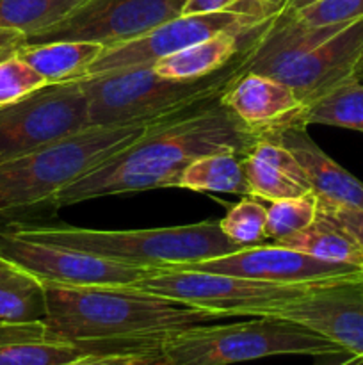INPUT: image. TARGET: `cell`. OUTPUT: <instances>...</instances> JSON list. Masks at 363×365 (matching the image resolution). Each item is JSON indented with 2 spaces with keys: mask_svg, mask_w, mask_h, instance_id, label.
I'll return each instance as SVG.
<instances>
[{
  "mask_svg": "<svg viewBox=\"0 0 363 365\" xmlns=\"http://www.w3.org/2000/svg\"><path fill=\"white\" fill-rule=\"evenodd\" d=\"M362 77H363V68H362Z\"/></svg>",
  "mask_w": 363,
  "mask_h": 365,
  "instance_id": "37",
  "label": "cell"
},
{
  "mask_svg": "<svg viewBox=\"0 0 363 365\" xmlns=\"http://www.w3.org/2000/svg\"><path fill=\"white\" fill-rule=\"evenodd\" d=\"M50 335L89 353L160 348L174 331L217 323V314L152 292L125 287H71L45 284Z\"/></svg>",
  "mask_w": 363,
  "mask_h": 365,
  "instance_id": "2",
  "label": "cell"
},
{
  "mask_svg": "<svg viewBox=\"0 0 363 365\" xmlns=\"http://www.w3.org/2000/svg\"><path fill=\"white\" fill-rule=\"evenodd\" d=\"M185 269L231 277L256 278L276 284H326L354 274L359 267L331 264L281 245H258L241 248L230 255L184 264Z\"/></svg>",
  "mask_w": 363,
  "mask_h": 365,
  "instance_id": "14",
  "label": "cell"
},
{
  "mask_svg": "<svg viewBox=\"0 0 363 365\" xmlns=\"http://www.w3.org/2000/svg\"><path fill=\"white\" fill-rule=\"evenodd\" d=\"M337 365H363V359H362V356L347 355V359L342 360V362L337 364Z\"/></svg>",
  "mask_w": 363,
  "mask_h": 365,
  "instance_id": "35",
  "label": "cell"
},
{
  "mask_svg": "<svg viewBox=\"0 0 363 365\" xmlns=\"http://www.w3.org/2000/svg\"><path fill=\"white\" fill-rule=\"evenodd\" d=\"M331 264L363 266V250L351 234L330 217L319 214L305 230L276 242Z\"/></svg>",
  "mask_w": 363,
  "mask_h": 365,
  "instance_id": "22",
  "label": "cell"
},
{
  "mask_svg": "<svg viewBox=\"0 0 363 365\" xmlns=\"http://www.w3.org/2000/svg\"><path fill=\"white\" fill-rule=\"evenodd\" d=\"M185 0H85L52 27L27 39V45L85 41L103 48L123 45L180 16Z\"/></svg>",
  "mask_w": 363,
  "mask_h": 365,
  "instance_id": "11",
  "label": "cell"
},
{
  "mask_svg": "<svg viewBox=\"0 0 363 365\" xmlns=\"http://www.w3.org/2000/svg\"><path fill=\"white\" fill-rule=\"evenodd\" d=\"M244 173L253 198L276 202L312 192L299 160L269 135H262L244 155Z\"/></svg>",
  "mask_w": 363,
  "mask_h": 365,
  "instance_id": "17",
  "label": "cell"
},
{
  "mask_svg": "<svg viewBox=\"0 0 363 365\" xmlns=\"http://www.w3.org/2000/svg\"><path fill=\"white\" fill-rule=\"evenodd\" d=\"M313 2H317V0H281V9L283 11H299Z\"/></svg>",
  "mask_w": 363,
  "mask_h": 365,
  "instance_id": "33",
  "label": "cell"
},
{
  "mask_svg": "<svg viewBox=\"0 0 363 365\" xmlns=\"http://www.w3.org/2000/svg\"><path fill=\"white\" fill-rule=\"evenodd\" d=\"M221 102L242 123L262 135L298 121L305 107L290 86L253 71H246L231 82L221 95Z\"/></svg>",
  "mask_w": 363,
  "mask_h": 365,
  "instance_id": "16",
  "label": "cell"
},
{
  "mask_svg": "<svg viewBox=\"0 0 363 365\" xmlns=\"http://www.w3.org/2000/svg\"><path fill=\"white\" fill-rule=\"evenodd\" d=\"M0 259L16 264L43 284L71 287H125L152 273L149 267L114 262L78 250L14 234L0 225Z\"/></svg>",
  "mask_w": 363,
  "mask_h": 365,
  "instance_id": "12",
  "label": "cell"
},
{
  "mask_svg": "<svg viewBox=\"0 0 363 365\" xmlns=\"http://www.w3.org/2000/svg\"><path fill=\"white\" fill-rule=\"evenodd\" d=\"M45 317V284L16 264L0 259V323H43Z\"/></svg>",
  "mask_w": 363,
  "mask_h": 365,
  "instance_id": "21",
  "label": "cell"
},
{
  "mask_svg": "<svg viewBox=\"0 0 363 365\" xmlns=\"http://www.w3.org/2000/svg\"><path fill=\"white\" fill-rule=\"evenodd\" d=\"M262 134L242 123L221 96L160 118L141 138L121 148L73 184L60 189L52 210L103 196L178 187L185 168L203 155H246Z\"/></svg>",
  "mask_w": 363,
  "mask_h": 365,
  "instance_id": "1",
  "label": "cell"
},
{
  "mask_svg": "<svg viewBox=\"0 0 363 365\" xmlns=\"http://www.w3.org/2000/svg\"><path fill=\"white\" fill-rule=\"evenodd\" d=\"M319 216V198L313 192L270 202L267 207V239L276 245L308 228Z\"/></svg>",
  "mask_w": 363,
  "mask_h": 365,
  "instance_id": "26",
  "label": "cell"
},
{
  "mask_svg": "<svg viewBox=\"0 0 363 365\" xmlns=\"http://www.w3.org/2000/svg\"><path fill=\"white\" fill-rule=\"evenodd\" d=\"M89 351L48 334L45 323H0V365H68Z\"/></svg>",
  "mask_w": 363,
  "mask_h": 365,
  "instance_id": "18",
  "label": "cell"
},
{
  "mask_svg": "<svg viewBox=\"0 0 363 365\" xmlns=\"http://www.w3.org/2000/svg\"><path fill=\"white\" fill-rule=\"evenodd\" d=\"M178 187L196 192L251 196L244 173V155L237 152H217L196 159L185 168Z\"/></svg>",
  "mask_w": 363,
  "mask_h": 365,
  "instance_id": "24",
  "label": "cell"
},
{
  "mask_svg": "<svg viewBox=\"0 0 363 365\" xmlns=\"http://www.w3.org/2000/svg\"><path fill=\"white\" fill-rule=\"evenodd\" d=\"M263 135L276 139L299 160L312 192L320 203L363 210V182L324 153L310 138L306 125L294 121Z\"/></svg>",
  "mask_w": 363,
  "mask_h": 365,
  "instance_id": "15",
  "label": "cell"
},
{
  "mask_svg": "<svg viewBox=\"0 0 363 365\" xmlns=\"http://www.w3.org/2000/svg\"><path fill=\"white\" fill-rule=\"evenodd\" d=\"M244 0H185L180 14H205L221 13V11L235 9Z\"/></svg>",
  "mask_w": 363,
  "mask_h": 365,
  "instance_id": "32",
  "label": "cell"
},
{
  "mask_svg": "<svg viewBox=\"0 0 363 365\" xmlns=\"http://www.w3.org/2000/svg\"><path fill=\"white\" fill-rule=\"evenodd\" d=\"M362 68L363 18L312 27L281 7L253 41L248 64V71L290 86L302 106L362 75Z\"/></svg>",
  "mask_w": 363,
  "mask_h": 365,
  "instance_id": "3",
  "label": "cell"
},
{
  "mask_svg": "<svg viewBox=\"0 0 363 365\" xmlns=\"http://www.w3.org/2000/svg\"><path fill=\"white\" fill-rule=\"evenodd\" d=\"M292 13L312 27L351 24L363 18V0H317Z\"/></svg>",
  "mask_w": 363,
  "mask_h": 365,
  "instance_id": "29",
  "label": "cell"
},
{
  "mask_svg": "<svg viewBox=\"0 0 363 365\" xmlns=\"http://www.w3.org/2000/svg\"><path fill=\"white\" fill-rule=\"evenodd\" d=\"M351 282H352V284H354V287L358 289V291L363 294V266L359 267V269L356 271L354 274H352Z\"/></svg>",
  "mask_w": 363,
  "mask_h": 365,
  "instance_id": "34",
  "label": "cell"
},
{
  "mask_svg": "<svg viewBox=\"0 0 363 365\" xmlns=\"http://www.w3.org/2000/svg\"><path fill=\"white\" fill-rule=\"evenodd\" d=\"M219 227L221 232L241 248L262 245L267 239V207L251 196H244V200L219 220Z\"/></svg>",
  "mask_w": 363,
  "mask_h": 365,
  "instance_id": "27",
  "label": "cell"
},
{
  "mask_svg": "<svg viewBox=\"0 0 363 365\" xmlns=\"http://www.w3.org/2000/svg\"><path fill=\"white\" fill-rule=\"evenodd\" d=\"M43 86H46L45 78L18 53L0 59V106L18 102Z\"/></svg>",
  "mask_w": 363,
  "mask_h": 365,
  "instance_id": "28",
  "label": "cell"
},
{
  "mask_svg": "<svg viewBox=\"0 0 363 365\" xmlns=\"http://www.w3.org/2000/svg\"><path fill=\"white\" fill-rule=\"evenodd\" d=\"M298 121L302 125H327L363 134V77H352L335 86L302 107Z\"/></svg>",
  "mask_w": 363,
  "mask_h": 365,
  "instance_id": "23",
  "label": "cell"
},
{
  "mask_svg": "<svg viewBox=\"0 0 363 365\" xmlns=\"http://www.w3.org/2000/svg\"><path fill=\"white\" fill-rule=\"evenodd\" d=\"M319 284H276L256 278L169 266L152 269L130 287L185 303L221 317H269Z\"/></svg>",
  "mask_w": 363,
  "mask_h": 365,
  "instance_id": "8",
  "label": "cell"
},
{
  "mask_svg": "<svg viewBox=\"0 0 363 365\" xmlns=\"http://www.w3.org/2000/svg\"><path fill=\"white\" fill-rule=\"evenodd\" d=\"M14 234L149 269L201 262L241 250L221 232L219 221L148 230H93L71 225L14 221L0 223Z\"/></svg>",
  "mask_w": 363,
  "mask_h": 365,
  "instance_id": "5",
  "label": "cell"
},
{
  "mask_svg": "<svg viewBox=\"0 0 363 365\" xmlns=\"http://www.w3.org/2000/svg\"><path fill=\"white\" fill-rule=\"evenodd\" d=\"M167 365H233L269 356L344 355L337 344L298 323L253 317L233 324H199L160 342Z\"/></svg>",
  "mask_w": 363,
  "mask_h": 365,
  "instance_id": "7",
  "label": "cell"
},
{
  "mask_svg": "<svg viewBox=\"0 0 363 365\" xmlns=\"http://www.w3.org/2000/svg\"><path fill=\"white\" fill-rule=\"evenodd\" d=\"M68 365H167L160 348L89 353Z\"/></svg>",
  "mask_w": 363,
  "mask_h": 365,
  "instance_id": "30",
  "label": "cell"
},
{
  "mask_svg": "<svg viewBox=\"0 0 363 365\" xmlns=\"http://www.w3.org/2000/svg\"><path fill=\"white\" fill-rule=\"evenodd\" d=\"M88 100L78 81L46 84L31 95L0 106V163L85 130Z\"/></svg>",
  "mask_w": 363,
  "mask_h": 365,
  "instance_id": "10",
  "label": "cell"
},
{
  "mask_svg": "<svg viewBox=\"0 0 363 365\" xmlns=\"http://www.w3.org/2000/svg\"><path fill=\"white\" fill-rule=\"evenodd\" d=\"M263 2H278V0H263Z\"/></svg>",
  "mask_w": 363,
  "mask_h": 365,
  "instance_id": "36",
  "label": "cell"
},
{
  "mask_svg": "<svg viewBox=\"0 0 363 365\" xmlns=\"http://www.w3.org/2000/svg\"><path fill=\"white\" fill-rule=\"evenodd\" d=\"M263 24L241 32H219L180 52L162 57L153 64V70L169 78H199L214 73L231 63L238 52L258 34Z\"/></svg>",
  "mask_w": 363,
  "mask_h": 365,
  "instance_id": "19",
  "label": "cell"
},
{
  "mask_svg": "<svg viewBox=\"0 0 363 365\" xmlns=\"http://www.w3.org/2000/svg\"><path fill=\"white\" fill-rule=\"evenodd\" d=\"M85 0H0V29L25 38L39 34L71 13Z\"/></svg>",
  "mask_w": 363,
  "mask_h": 365,
  "instance_id": "25",
  "label": "cell"
},
{
  "mask_svg": "<svg viewBox=\"0 0 363 365\" xmlns=\"http://www.w3.org/2000/svg\"><path fill=\"white\" fill-rule=\"evenodd\" d=\"M319 214L330 217L335 223L340 225L342 228H345L363 250V210L347 209V207H335L319 202Z\"/></svg>",
  "mask_w": 363,
  "mask_h": 365,
  "instance_id": "31",
  "label": "cell"
},
{
  "mask_svg": "<svg viewBox=\"0 0 363 365\" xmlns=\"http://www.w3.org/2000/svg\"><path fill=\"white\" fill-rule=\"evenodd\" d=\"M256 36L231 63L199 78L162 77L153 70V66L128 68L75 78L80 82L88 100L89 125L109 127L155 121L205 100L217 98L231 82L248 71L249 50Z\"/></svg>",
  "mask_w": 363,
  "mask_h": 365,
  "instance_id": "6",
  "label": "cell"
},
{
  "mask_svg": "<svg viewBox=\"0 0 363 365\" xmlns=\"http://www.w3.org/2000/svg\"><path fill=\"white\" fill-rule=\"evenodd\" d=\"M351 277L315 285L269 317L301 324L337 344L345 355L363 359V294Z\"/></svg>",
  "mask_w": 363,
  "mask_h": 365,
  "instance_id": "13",
  "label": "cell"
},
{
  "mask_svg": "<svg viewBox=\"0 0 363 365\" xmlns=\"http://www.w3.org/2000/svg\"><path fill=\"white\" fill-rule=\"evenodd\" d=\"M155 121L88 127L45 148L0 163V223L34 221L43 210L53 212L52 200L60 189L141 138Z\"/></svg>",
  "mask_w": 363,
  "mask_h": 365,
  "instance_id": "4",
  "label": "cell"
},
{
  "mask_svg": "<svg viewBox=\"0 0 363 365\" xmlns=\"http://www.w3.org/2000/svg\"><path fill=\"white\" fill-rule=\"evenodd\" d=\"M281 7L278 2L244 0L238 7L221 13L180 14L164 21L144 36L123 45L103 48L95 63L84 71L82 77L107 73V71L128 70V68L153 66L162 57L177 53L187 46L209 39L219 32L248 31L269 20ZM78 77V78H82Z\"/></svg>",
  "mask_w": 363,
  "mask_h": 365,
  "instance_id": "9",
  "label": "cell"
},
{
  "mask_svg": "<svg viewBox=\"0 0 363 365\" xmlns=\"http://www.w3.org/2000/svg\"><path fill=\"white\" fill-rule=\"evenodd\" d=\"M103 46L85 41H53L39 45H23L18 56L38 71L46 84L73 81L95 63Z\"/></svg>",
  "mask_w": 363,
  "mask_h": 365,
  "instance_id": "20",
  "label": "cell"
}]
</instances>
